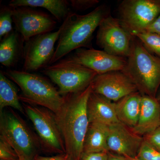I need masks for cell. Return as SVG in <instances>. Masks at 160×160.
<instances>
[{"mask_svg": "<svg viewBox=\"0 0 160 160\" xmlns=\"http://www.w3.org/2000/svg\"><path fill=\"white\" fill-rule=\"evenodd\" d=\"M87 113L89 123L109 126L120 122L116 112L115 103L92 90L87 103Z\"/></svg>", "mask_w": 160, "mask_h": 160, "instance_id": "9a60e30c", "label": "cell"}, {"mask_svg": "<svg viewBox=\"0 0 160 160\" xmlns=\"http://www.w3.org/2000/svg\"><path fill=\"white\" fill-rule=\"evenodd\" d=\"M136 157L140 160H160V152L143 140Z\"/></svg>", "mask_w": 160, "mask_h": 160, "instance_id": "cb8c5ba5", "label": "cell"}, {"mask_svg": "<svg viewBox=\"0 0 160 160\" xmlns=\"http://www.w3.org/2000/svg\"><path fill=\"white\" fill-rule=\"evenodd\" d=\"M69 2L66 0H12L9 6L19 7H42L48 10L59 22H63L71 12Z\"/></svg>", "mask_w": 160, "mask_h": 160, "instance_id": "ac0fdd59", "label": "cell"}, {"mask_svg": "<svg viewBox=\"0 0 160 160\" xmlns=\"http://www.w3.org/2000/svg\"><path fill=\"white\" fill-rule=\"evenodd\" d=\"M142 95L138 123L131 129L136 134L144 136L160 126V103L156 98Z\"/></svg>", "mask_w": 160, "mask_h": 160, "instance_id": "2e32d148", "label": "cell"}, {"mask_svg": "<svg viewBox=\"0 0 160 160\" xmlns=\"http://www.w3.org/2000/svg\"><path fill=\"white\" fill-rule=\"evenodd\" d=\"M109 126L99 123H89L84 144L83 153L108 152L107 146Z\"/></svg>", "mask_w": 160, "mask_h": 160, "instance_id": "d6986e66", "label": "cell"}, {"mask_svg": "<svg viewBox=\"0 0 160 160\" xmlns=\"http://www.w3.org/2000/svg\"><path fill=\"white\" fill-rule=\"evenodd\" d=\"M91 84L92 92L102 95L114 102L138 92L132 80L122 71L98 74Z\"/></svg>", "mask_w": 160, "mask_h": 160, "instance_id": "4fadbf2b", "label": "cell"}, {"mask_svg": "<svg viewBox=\"0 0 160 160\" xmlns=\"http://www.w3.org/2000/svg\"><path fill=\"white\" fill-rule=\"evenodd\" d=\"M19 34L12 31L1 40L0 43V63L5 67L13 66L21 54Z\"/></svg>", "mask_w": 160, "mask_h": 160, "instance_id": "ffe728a7", "label": "cell"}, {"mask_svg": "<svg viewBox=\"0 0 160 160\" xmlns=\"http://www.w3.org/2000/svg\"><path fill=\"white\" fill-rule=\"evenodd\" d=\"M63 27L62 24L57 31L39 35L26 42L23 49V71L31 72L49 66Z\"/></svg>", "mask_w": 160, "mask_h": 160, "instance_id": "30bf717a", "label": "cell"}, {"mask_svg": "<svg viewBox=\"0 0 160 160\" xmlns=\"http://www.w3.org/2000/svg\"><path fill=\"white\" fill-rule=\"evenodd\" d=\"M12 20L16 31L25 42L36 36L51 32L57 24L49 14L29 7L13 8Z\"/></svg>", "mask_w": 160, "mask_h": 160, "instance_id": "8fae6325", "label": "cell"}, {"mask_svg": "<svg viewBox=\"0 0 160 160\" xmlns=\"http://www.w3.org/2000/svg\"><path fill=\"white\" fill-rule=\"evenodd\" d=\"M143 142V138L120 122L109 126V151L126 158L136 157Z\"/></svg>", "mask_w": 160, "mask_h": 160, "instance_id": "5bb4252c", "label": "cell"}, {"mask_svg": "<svg viewBox=\"0 0 160 160\" xmlns=\"http://www.w3.org/2000/svg\"><path fill=\"white\" fill-rule=\"evenodd\" d=\"M142 96L139 92H137L115 102L116 112L119 121L131 129L138 123Z\"/></svg>", "mask_w": 160, "mask_h": 160, "instance_id": "e0dca14e", "label": "cell"}, {"mask_svg": "<svg viewBox=\"0 0 160 160\" xmlns=\"http://www.w3.org/2000/svg\"><path fill=\"white\" fill-rule=\"evenodd\" d=\"M156 98L158 100V101L160 103V89H159L157 95L156 97Z\"/></svg>", "mask_w": 160, "mask_h": 160, "instance_id": "1f68e13d", "label": "cell"}, {"mask_svg": "<svg viewBox=\"0 0 160 160\" xmlns=\"http://www.w3.org/2000/svg\"><path fill=\"white\" fill-rule=\"evenodd\" d=\"M69 2L72 8L76 11H84L93 8L99 3L98 0H71Z\"/></svg>", "mask_w": 160, "mask_h": 160, "instance_id": "484cf974", "label": "cell"}, {"mask_svg": "<svg viewBox=\"0 0 160 160\" xmlns=\"http://www.w3.org/2000/svg\"><path fill=\"white\" fill-rule=\"evenodd\" d=\"M42 72L57 85L63 97L83 91L98 75L93 70L65 59L47 66Z\"/></svg>", "mask_w": 160, "mask_h": 160, "instance_id": "8992f818", "label": "cell"}, {"mask_svg": "<svg viewBox=\"0 0 160 160\" xmlns=\"http://www.w3.org/2000/svg\"><path fill=\"white\" fill-rule=\"evenodd\" d=\"M34 160H74L70 155L67 153L59 154L52 157H43L37 155L35 157Z\"/></svg>", "mask_w": 160, "mask_h": 160, "instance_id": "f1b7e54d", "label": "cell"}, {"mask_svg": "<svg viewBox=\"0 0 160 160\" xmlns=\"http://www.w3.org/2000/svg\"><path fill=\"white\" fill-rule=\"evenodd\" d=\"M143 140L160 152V126L154 131L143 136Z\"/></svg>", "mask_w": 160, "mask_h": 160, "instance_id": "4316f807", "label": "cell"}, {"mask_svg": "<svg viewBox=\"0 0 160 160\" xmlns=\"http://www.w3.org/2000/svg\"><path fill=\"white\" fill-rule=\"evenodd\" d=\"M80 160H108V152L83 153Z\"/></svg>", "mask_w": 160, "mask_h": 160, "instance_id": "83f0119b", "label": "cell"}, {"mask_svg": "<svg viewBox=\"0 0 160 160\" xmlns=\"http://www.w3.org/2000/svg\"><path fill=\"white\" fill-rule=\"evenodd\" d=\"M122 71L132 80L141 94L156 98L160 87V58L148 51L135 36Z\"/></svg>", "mask_w": 160, "mask_h": 160, "instance_id": "3957f363", "label": "cell"}, {"mask_svg": "<svg viewBox=\"0 0 160 160\" xmlns=\"http://www.w3.org/2000/svg\"><path fill=\"white\" fill-rule=\"evenodd\" d=\"M91 84L83 91L65 97V103L55 114L66 153L74 160H80L82 154L84 140L89 125L87 103L92 90Z\"/></svg>", "mask_w": 160, "mask_h": 160, "instance_id": "6da1fadb", "label": "cell"}, {"mask_svg": "<svg viewBox=\"0 0 160 160\" xmlns=\"http://www.w3.org/2000/svg\"><path fill=\"white\" fill-rule=\"evenodd\" d=\"M119 20L132 35L146 31L160 13V0H125L119 7Z\"/></svg>", "mask_w": 160, "mask_h": 160, "instance_id": "ba28073f", "label": "cell"}, {"mask_svg": "<svg viewBox=\"0 0 160 160\" xmlns=\"http://www.w3.org/2000/svg\"><path fill=\"white\" fill-rule=\"evenodd\" d=\"M5 75L15 83L22 91L20 101L49 109L54 114L59 111L66 101L49 81L39 75L23 70H8Z\"/></svg>", "mask_w": 160, "mask_h": 160, "instance_id": "277c9868", "label": "cell"}, {"mask_svg": "<svg viewBox=\"0 0 160 160\" xmlns=\"http://www.w3.org/2000/svg\"><path fill=\"white\" fill-rule=\"evenodd\" d=\"M108 160H129L125 157L108 152Z\"/></svg>", "mask_w": 160, "mask_h": 160, "instance_id": "4dcf8cb0", "label": "cell"}, {"mask_svg": "<svg viewBox=\"0 0 160 160\" xmlns=\"http://www.w3.org/2000/svg\"><path fill=\"white\" fill-rule=\"evenodd\" d=\"M126 158L129 160H140L137 157H127Z\"/></svg>", "mask_w": 160, "mask_h": 160, "instance_id": "d6a6232c", "label": "cell"}, {"mask_svg": "<svg viewBox=\"0 0 160 160\" xmlns=\"http://www.w3.org/2000/svg\"><path fill=\"white\" fill-rule=\"evenodd\" d=\"M64 59L93 70L98 74L122 71L127 63L126 58L115 56L104 50L92 48H80Z\"/></svg>", "mask_w": 160, "mask_h": 160, "instance_id": "7c38bea8", "label": "cell"}, {"mask_svg": "<svg viewBox=\"0 0 160 160\" xmlns=\"http://www.w3.org/2000/svg\"><path fill=\"white\" fill-rule=\"evenodd\" d=\"M1 160H18L19 159L11 145L4 138L0 136Z\"/></svg>", "mask_w": 160, "mask_h": 160, "instance_id": "d4e9b609", "label": "cell"}, {"mask_svg": "<svg viewBox=\"0 0 160 160\" xmlns=\"http://www.w3.org/2000/svg\"><path fill=\"white\" fill-rule=\"evenodd\" d=\"M12 10L10 6H3L0 11V39L2 40L12 30Z\"/></svg>", "mask_w": 160, "mask_h": 160, "instance_id": "603a6c76", "label": "cell"}, {"mask_svg": "<svg viewBox=\"0 0 160 160\" xmlns=\"http://www.w3.org/2000/svg\"><path fill=\"white\" fill-rule=\"evenodd\" d=\"M109 14L105 5L98 6L83 15L70 12L63 22V29L49 66L57 62L73 50L89 47L94 31Z\"/></svg>", "mask_w": 160, "mask_h": 160, "instance_id": "7a4b0ae2", "label": "cell"}, {"mask_svg": "<svg viewBox=\"0 0 160 160\" xmlns=\"http://www.w3.org/2000/svg\"><path fill=\"white\" fill-rule=\"evenodd\" d=\"M18 160H25L19 158V159H18Z\"/></svg>", "mask_w": 160, "mask_h": 160, "instance_id": "836d02e7", "label": "cell"}, {"mask_svg": "<svg viewBox=\"0 0 160 160\" xmlns=\"http://www.w3.org/2000/svg\"><path fill=\"white\" fill-rule=\"evenodd\" d=\"M132 36L138 38L148 51L160 58V34L146 31Z\"/></svg>", "mask_w": 160, "mask_h": 160, "instance_id": "7402d4cb", "label": "cell"}, {"mask_svg": "<svg viewBox=\"0 0 160 160\" xmlns=\"http://www.w3.org/2000/svg\"><path fill=\"white\" fill-rule=\"evenodd\" d=\"M0 136L4 138L16 152L19 158L34 160L40 146L37 138L25 121L9 108L0 112Z\"/></svg>", "mask_w": 160, "mask_h": 160, "instance_id": "5b68a950", "label": "cell"}, {"mask_svg": "<svg viewBox=\"0 0 160 160\" xmlns=\"http://www.w3.org/2000/svg\"><path fill=\"white\" fill-rule=\"evenodd\" d=\"M19 96L16 87L10 79L2 70L0 72V112L7 107H10L25 114L23 107L20 103Z\"/></svg>", "mask_w": 160, "mask_h": 160, "instance_id": "44dd1931", "label": "cell"}, {"mask_svg": "<svg viewBox=\"0 0 160 160\" xmlns=\"http://www.w3.org/2000/svg\"><path fill=\"white\" fill-rule=\"evenodd\" d=\"M133 37L119 19L109 14L99 26L97 43L107 53L126 58L130 53Z\"/></svg>", "mask_w": 160, "mask_h": 160, "instance_id": "9c48e42d", "label": "cell"}, {"mask_svg": "<svg viewBox=\"0 0 160 160\" xmlns=\"http://www.w3.org/2000/svg\"><path fill=\"white\" fill-rule=\"evenodd\" d=\"M146 31L160 34V13L157 18L149 26Z\"/></svg>", "mask_w": 160, "mask_h": 160, "instance_id": "f546056e", "label": "cell"}, {"mask_svg": "<svg viewBox=\"0 0 160 160\" xmlns=\"http://www.w3.org/2000/svg\"><path fill=\"white\" fill-rule=\"evenodd\" d=\"M23 107L34 126L40 146L48 152L59 154L66 153L62 135L54 113L44 107L26 103L24 102Z\"/></svg>", "mask_w": 160, "mask_h": 160, "instance_id": "52a82bcc", "label": "cell"}]
</instances>
